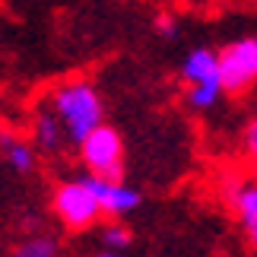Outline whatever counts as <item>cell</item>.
<instances>
[{
	"label": "cell",
	"instance_id": "2e32d148",
	"mask_svg": "<svg viewBox=\"0 0 257 257\" xmlns=\"http://www.w3.org/2000/svg\"><path fill=\"white\" fill-rule=\"evenodd\" d=\"M254 181H257V169H254Z\"/></svg>",
	"mask_w": 257,
	"mask_h": 257
},
{
	"label": "cell",
	"instance_id": "8fae6325",
	"mask_svg": "<svg viewBox=\"0 0 257 257\" xmlns=\"http://www.w3.org/2000/svg\"><path fill=\"white\" fill-rule=\"evenodd\" d=\"M98 241H102L105 251H124V248H131L134 232L127 229L121 219H108V222L102 225V232H98Z\"/></svg>",
	"mask_w": 257,
	"mask_h": 257
},
{
	"label": "cell",
	"instance_id": "9c48e42d",
	"mask_svg": "<svg viewBox=\"0 0 257 257\" xmlns=\"http://www.w3.org/2000/svg\"><path fill=\"white\" fill-rule=\"evenodd\" d=\"M184 86H219V70H216V51L210 48H194L181 64Z\"/></svg>",
	"mask_w": 257,
	"mask_h": 257
},
{
	"label": "cell",
	"instance_id": "7c38bea8",
	"mask_svg": "<svg viewBox=\"0 0 257 257\" xmlns=\"http://www.w3.org/2000/svg\"><path fill=\"white\" fill-rule=\"evenodd\" d=\"M222 95H225L222 86H187L184 89V98H187V105H191L194 111H210Z\"/></svg>",
	"mask_w": 257,
	"mask_h": 257
},
{
	"label": "cell",
	"instance_id": "7a4b0ae2",
	"mask_svg": "<svg viewBox=\"0 0 257 257\" xmlns=\"http://www.w3.org/2000/svg\"><path fill=\"white\" fill-rule=\"evenodd\" d=\"M51 210L61 219L64 229L70 232H86L102 222V210H98L95 191L89 178H67L51 191Z\"/></svg>",
	"mask_w": 257,
	"mask_h": 257
},
{
	"label": "cell",
	"instance_id": "5bb4252c",
	"mask_svg": "<svg viewBox=\"0 0 257 257\" xmlns=\"http://www.w3.org/2000/svg\"><path fill=\"white\" fill-rule=\"evenodd\" d=\"M241 140H244V153H248L251 159H257V117H254V121H248Z\"/></svg>",
	"mask_w": 257,
	"mask_h": 257
},
{
	"label": "cell",
	"instance_id": "4fadbf2b",
	"mask_svg": "<svg viewBox=\"0 0 257 257\" xmlns=\"http://www.w3.org/2000/svg\"><path fill=\"white\" fill-rule=\"evenodd\" d=\"M153 29H156V35H162V38H175L178 23H175V16H172V13H156Z\"/></svg>",
	"mask_w": 257,
	"mask_h": 257
},
{
	"label": "cell",
	"instance_id": "8992f818",
	"mask_svg": "<svg viewBox=\"0 0 257 257\" xmlns=\"http://www.w3.org/2000/svg\"><path fill=\"white\" fill-rule=\"evenodd\" d=\"M229 206L238 225L248 235L251 248L257 251V181L254 178H232L229 184Z\"/></svg>",
	"mask_w": 257,
	"mask_h": 257
},
{
	"label": "cell",
	"instance_id": "30bf717a",
	"mask_svg": "<svg viewBox=\"0 0 257 257\" xmlns=\"http://www.w3.org/2000/svg\"><path fill=\"white\" fill-rule=\"evenodd\" d=\"M10 257H61V241L48 232H35V235H26L23 241H16Z\"/></svg>",
	"mask_w": 257,
	"mask_h": 257
},
{
	"label": "cell",
	"instance_id": "3957f363",
	"mask_svg": "<svg viewBox=\"0 0 257 257\" xmlns=\"http://www.w3.org/2000/svg\"><path fill=\"white\" fill-rule=\"evenodd\" d=\"M83 169L92 178H124V140L111 124L92 127L80 143H76Z\"/></svg>",
	"mask_w": 257,
	"mask_h": 257
},
{
	"label": "cell",
	"instance_id": "52a82bcc",
	"mask_svg": "<svg viewBox=\"0 0 257 257\" xmlns=\"http://www.w3.org/2000/svg\"><path fill=\"white\" fill-rule=\"evenodd\" d=\"M29 143H32L38 153H48V156H57L67 146L64 127H61V121L54 117V111L48 105L35 108L32 121H29Z\"/></svg>",
	"mask_w": 257,
	"mask_h": 257
},
{
	"label": "cell",
	"instance_id": "ba28073f",
	"mask_svg": "<svg viewBox=\"0 0 257 257\" xmlns=\"http://www.w3.org/2000/svg\"><path fill=\"white\" fill-rule=\"evenodd\" d=\"M0 159H4V165H7L10 172H16V175H32L35 165H38V150L29 143V137L0 131Z\"/></svg>",
	"mask_w": 257,
	"mask_h": 257
},
{
	"label": "cell",
	"instance_id": "277c9868",
	"mask_svg": "<svg viewBox=\"0 0 257 257\" xmlns=\"http://www.w3.org/2000/svg\"><path fill=\"white\" fill-rule=\"evenodd\" d=\"M219 86L229 95H241L257 86V38H238L216 51Z\"/></svg>",
	"mask_w": 257,
	"mask_h": 257
},
{
	"label": "cell",
	"instance_id": "9a60e30c",
	"mask_svg": "<svg viewBox=\"0 0 257 257\" xmlns=\"http://www.w3.org/2000/svg\"><path fill=\"white\" fill-rule=\"evenodd\" d=\"M92 257H124V254H121V251H105V248H102V251L92 254Z\"/></svg>",
	"mask_w": 257,
	"mask_h": 257
},
{
	"label": "cell",
	"instance_id": "5b68a950",
	"mask_svg": "<svg viewBox=\"0 0 257 257\" xmlns=\"http://www.w3.org/2000/svg\"><path fill=\"white\" fill-rule=\"evenodd\" d=\"M89 184L95 191V200H98V210H102V219H124L140 210L143 197L137 187L124 184V178H92L86 175Z\"/></svg>",
	"mask_w": 257,
	"mask_h": 257
},
{
	"label": "cell",
	"instance_id": "6da1fadb",
	"mask_svg": "<svg viewBox=\"0 0 257 257\" xmlns=\"http://www.w3.org/2000/svg\"><path fill=\"white\" fill-rule=\"evenodd\" d=\"M48 108H51L54 117L61 121L64 134H67V143H73V146L80 143L92 127H98L105 121L102 95L86 80H67L61 86H54L51 95H48Z\"/></svg>",
	"mask_w": 257,
	"mask_h": 257
}]
</instances>
